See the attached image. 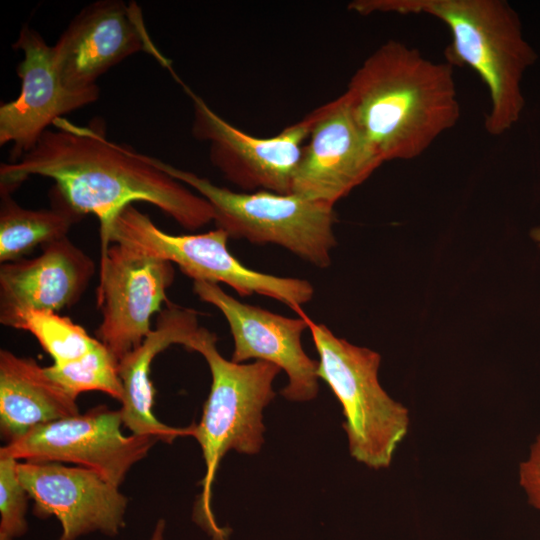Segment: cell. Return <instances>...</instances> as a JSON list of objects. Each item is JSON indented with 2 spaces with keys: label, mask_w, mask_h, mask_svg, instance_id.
Returning <instances> with one entry per match:
<instances>
[{
  "label": "cell",
  "mask_w": 540,
  "mask_h": 540,
  "mask_svg": "<svg viewBox=\"0 0 540 540\" xmlns=\"http://www.w3.org/2000/svg\"><path fill=\"white\" fill-rule=\"evenodd\" d=\"M166 522L164 519H159L155 524L153 532L149 540H165Z\"/></svg>",
  "instance_id": "cb8c5ba5"
},
{
  "label": "cell",
  "mask_w": 540,
  "mask_h": 540,
  "mask_svg": "<svg viewBox=\"0 0 540 540\" xmlns=\"http://www.w3.org/2000/svg\"><path fill=\"white\" fill-rule=\"evenodd\" d=\"M108 239L110 244H123L174 263L194 281L229 285L242 297L263 295L295 310L310 302L314 294L307 280L278 277L245 267L228 250L229 236L222 229L169 234L133 205L125 207L115 218Z\"/></svg>",
  "instance_id": "52a82bcc"
},
{
  "label": "cell",
  "mask_w": 540,
  "mask_h": 540,
  "mask_svg": "<svg viewBox=\"0 0 540 540\" xmlns=\"http://www.w3.org/2000/svg\"><path fill=\"white\" fill-rule=\"evenodd\" d=\"M172 263L119 243L100 258L97 306L101 312L95 335L119 361L138 347L153 329L151 318L168 303Z\"/></svg>",
  "instance_id": "30bf717a"
},
{
  "label": "cell",
  "mask_w": 540,
  "mask_h": 540,
  "mask_svg": "<svg viewBox=\"0 0 540 540\" xmlns=\"http://www.w3.org/2000/svg\"><path fill=\"white\" fill-rule=\"evenodd\" d=\"M0 540H6V539H0Z\"/></svg>",
  "instance_id": "484cf974"
},
{
  "label": "cell",
  "mask_w": 540,
  "mask_h": 540,
  "mask_svg": "<svg viewBox=\"0 0 540 540\" xmlns=\"http://www.w3.org/2000/svg\"><path fill=\"white\" fill-rule=\"evenodd\" d=\"M313 113L292 193L334 206L384 162L361 130L343 94Z\"/></svg>",
  "instance_id": "5bb4252c"
},
{
  "label": "cell",
  "mask_w": 540,
  "mask_h": 540,
  "mask_svg": "<svg viewBox=\"0 0 540 540\" xmlns=\"http://www.w3.org/2000/svg\"><path fill=\"white\" fill-rule=\"evenodd\" d=\"M531 237L539 244L540 246V227L534 228L531 231Z\"/></svg>",
  "instance_id": "d4e9b609"
},
{
  "label": "cell",
  "mask_w": 540,
  "mask_h": 540,
  "mask_svg": "<svg viewBox=\"0 0 540 540\" xmlns=\"http://www.w3.org/2000/svg\"><path fill=\"white\" fill-rule=\"evenodd\" d=\"M65 84L76 90L96 80L125 58L144 52L171 73V61L151 39L141 7L134 1L99 0L85 6L53 45Z\"/></svg>",
  "instance_id": "8fae6325"
},
{
  "label": "cell",
  "mask_w": 540,
  "mask_h": 540,
  "mask_svg": "<svg viewBox=\"0 0 540 540\" xmlns=\"http://www.w3.org/2000/svg\"><path fill=\"white\" fill-rule=\"evenodd\" d=\"M45 370L75 399L83 392L100 391L119 402L122 400L118 360L98 339L82 356L62 364H52Z\"/></svg>",
  "instance_id": "44dd1931"
},
{
  "label": "cell",
  "mask_w": 540,
  "mask_h": 540,
  "mask_svg": "<svg viewBox=\"0 0 540 540\" xmlns=\"http://www.w3.org/2000/svg\"><path fill=\"white\" fill-rule=\"evenodd\" d=\"M94 273V261L68 236L43 246L34 258L1 264L0 322L23 310L72 307Z\"/></svg>",
  "instance_id": "2e32d148"
},
{
  "label": "cell",
  "mask_w": 540,
  "mask_h": 540,
  "mask_svg": "<svg viewBox=\"0 0 540 540\" xmlns=\"http://www.w3.org/2000/svg\"><path fill=\"white\" fill-rule=\"evenodd\" d=\"M148 159L204 197L214 210L216 228L229 238L279 245L316 267L330 265L336 245L334 206L293 193L234 192L157 158Z\"/></svg>",
  "instance_id": "5b68a950"
},
{
  "label": "cell",
  "mask_w": 540,
  "mask_h": 540,
  "mask_svg": "<svg viewBox=\"0 0 540 540\" xmlns=\"http://www.w3.org/2000/svg\"><path fill=\"white\" fill-rule=\"evenodd\" d=\"M53 126L18 161L1 164L0 194H11L31 176L54 180L53 192L74 212L99 220L100 255L110 246L115 218L135 201L156 206L189 230L214 221L204 197L153 165L148 155L108 140L101 118L79 126L61 117Z\"/></svg>",
  "instance_id": "6da1fadb"
},
{
  "label": "cell",
  "mask_w": 540,
  "mask_h": 540,
  "mask_svg": "<svg viewBox=\"0 0 540 540\" xmlns=\"http://www.w3.org/2000/svg\"><path fill=\"white\" fill-rule=\"evenodd\" d=\"M348 8L373 13L425 14L442 21L451 33L444 54L448 63L468 66L486 85L490 109L485 129L504 134L524 109L522 78L536 52L525 40L517 13L503 0H355Z\"/></svg>",
  "instance_id": "3957f363"
},
{
  "label": "cell",
  "mask_w": 540,
  "mask_h": 540,
  "mask_svg": "<svg viewBox=\"0 0 540 540\" xmlns=\"http://www.w3.org/2000/svg\"><path fill=\"white\" fill-rule=\"evenodd\" d=\"M193 291L226 319L234 341L231 361L261 360L284 370L288 384L281 394L287 400L304 402L317 396L318 361L311 359L302 347L301 337L308 329V322L300 307L294 310L299 318H289L242 303L219 284L194 281Z\"/></svg>",
  "instance_id": "7c38bea8"
},
{
  "label": "cell",
  "mask_w": 540,
  "mask_h": 540,
  "mask_svg": "<svg viewBox=\"0 0 540 540\" xmlns=\"http://www.w3.org/2000/svg\"><path fill=\"white\" fill-rule=\"evenodd\" d=\"M122 425L120 410L97 406L39 425L1 447L0 454L18 461L73 463L119 487L159 441L152 436H126Z\"/></svg>",
  "instance_id": "ba28073f"
},
{
  "label": "cell",
  "mask_w": 540,
  "mask_h": 540,
  "mask_svg": "<svg viewBox=\"0 0 540 540\" xmlns=\"http://www.w3.org/2000/svg\"><path fill=\"white\" fill-rule=\"evenodd\" d=\"M56 198L58 204L55 207L32 210L20 206L11 194H1V264L23 259L39 245L45 246L68 236L73 224L83 216L74 212L57 194Z\"/></svg>",
  "instance_id": "d6986e66"
},
{
  "label": "cell",
  "mask_w": 540,
  "mask_h": 540,
  "mask_svg": "<svg viewBox=\"0 0 540 540\" xmlns=\"http://www.w3.org/2000/svg\"><path fill=\"white\" fill-rule=\"evenodd\" d=\"M13 48L23 51L17 67L19 96L0 106V145L11 144L10 162L18 161L63 115L95 102L99 87L69 88L57 67L54 48L38 31L23 26Z\"/></svg>",
  "instance_id": "9a60e30c"
},
{
  "label": "cell",
  "mask_w": 540,
  "mask_h": 540,
  "mask_svg": "<svg viewBox=\"0 0 540 540\" xmlns=\"http://www.w3.org/2000/svg\"><path fill=\"white\" fill-rule=\"evenodd\" d=\"M17 470L33 500L34 515L60 523L58 540H78L93 532L114 537L124 528L128 499L99 473L36 461H19Z\"/></svg>",
  "instance_id": "4fadbf2b"
},
{
  "label": "cell",
  "mask_w": 540,
  "mask_h": 540,
  "mask_svg": "<svg viewBox=\"0 0 540 540\" xmlns=\"http://www.w3.org/2000/svg\"><path fill=\"white\" fill-rule=\"evenodd\" d=\"M454 66L389 40L351 76L345 96L383 162L423 154L460 118Z\"/></svg>",
  "instance_id": "7a4b0ae2"
},
{
  "label": "cell",
  "mask_w": 540,
  "mask_h": 540,
  "mask_svg": "<svg viewBox=\"0 0 540 540\" xmlns=\"http://www.w3.org/2000/svg\"><path fill=\"white\" fill-rule=\"evenodd\" d=\"M319 355L317 374L342 406L343 429L350 455L372 469L390 466L408 433V409L381 387V356L339 338L325 325L306 316Z\"/></svg>",
  "instance_id": "8992f818"
},
{
  "label": "cell",
  "mask_w": 540,
  "mask_h": 540,
  "mask_svg": "<svg viewBox=\"0 0 540 540\" xmlns=\"http://www.w3.org/2000/svg\"><path fill=\"white\" fill-rule=\"evenodd\" d=\"M18 460L0 454V538L14 540L28 530V492L20 481Z\"/></svg>",
  "instance_id": "7402d4cb"
},
{
  "label": "cell",
  "mask_w": 540,
  "mask_h": 540,
  "mask_svg": "<svg viewBox=\"0 0 540 540\" xmlns=\"http://www.w3.org/2000/svg\"><path fill=\"white\" fill-rule=\"evenodd\" d=\"M198 313L168 302L156 319V326L143 342L118 361L123 386L121 408L123 425L132 434L152 436L172 443L177 437L192 436L194 425L172 427L159 421L152 411L154 388L150 379L154 358L173 344L186 349L199 330Z\"/></svg>",
  "instance_id": "e0dca14e"
},
{
  "label": "cell",
  "mask_w": 540,
  "mask_h": 540,
  "mask_svg": "<svg viewBox=\"0 0 540 540\" xmlns=\"http://www.w3.org/2000/svg\"><path fill=\"white\" fill-rule=\"evenodd\" d=\"M193 105L192 134L209 144V158L223 176L246 192L292 194L295 171L308 139L314 113L272 137L250 135L218 115L178 79Z\"/></svg>",
  "instance_id": "9c48e42d"
},
{
  "label": "cell",
  "mask_w": 540,
  "mask_h": 540,
  "mask_svg": "<svg viewBox=\"0 0 540 540\" xmlns=\"http://www.w3.org/2000/svg\"><path fill=\"white\" fill-rule=\"evenodd\" d=\"M76 400L34 359L0 351V430L7 443L39 425L79 414Z\"/></svg>",
  "instance_id": "ac0fdd59"
},
{
  "label": "cell",
  "mask_w": 540,
  "mask_h": 540,
  "mask_svg": "<svg viewBox=\"0 0 540 540\" xmlns=\"http://www.w3.org/2000/svg\"><path fill=\"white\" fill-rule=\"evenodd\" d=\"M215 333L200 327L187 350L200 353L211 373L209 395L193 437L202 450L205 475L202 492L194 508V520L212 540H227L211 508L212 485L225 454L235 450L253 455L264 442L263 410L275 397L272 384L281 369L266 361L235 363L225 359L216 347Z\"/></svg>",
  "instance_id": "277c9868"
},
{
  "label": "cell",
  "mask_w": 540,
  "mask_h": 540,
  "mask_svg": "<svg viewBox=\"0 0 540 540\" xmlns=\"http://www.w3.org/2000/svg\"><path fill=\"white\" fill-rule=\"evenodd\" d=\"M1 324L31 333L51 356L53 364H62L82 356L97 341L82 326L53 311L23 310Z\"/></svg>",
  "instance_id": "ffe728a7"
},
{
  "label": "cell",
  "mask_w": 540,
  "mask_h": 540,
  "mask_svg": "<svg viewBox=\"0 0 540 540\" xmlns=\"http://www.w3.org/2000/svg\"><path fill=\"white\" fill-rule=\"evenodd\" d=\"M519 483L528 503L540 511V434L531 445L528 458L519 466Z\"/></svg>",
  "instance_id": "603a6c76"
}]
</instances>
